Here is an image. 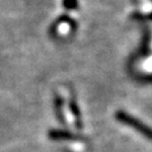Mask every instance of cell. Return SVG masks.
I'll return each mask as SVG.
<instances>
[{
	"label": "cell",
	"instance_id": "6da1fadb",
	"mask_svg": "<svg viewBox=\"0 0 152 152\" xmlns=\"http://www.w3.org/2000/svg\"><path fill=\"white\" fill-rule=\"evenodd\" d=\"M116 120L118 121V122H121V123H123V124L127 125V126L133 127L139 133L143 134L147 139L152 141V129L149 127L148 125H145L144 123H142L141 121H139L136 117L127 114V113H125L124 110H118L116 113Z\"/></svg>",
	"mask_w": 152,
	"mask_h": 152
},
{
	"label": "cell",
	"instance_id": "7a4b0ae2",
	"mask_svg": "<svg viewBox=\"0 0 152 152\" xmlns=\"http://www.w3.org/2000/svg\"><path fill=\"white\" fill-rule=\"evenodd\" d=\"M50 137L52 140H77L78 136L71 134L66 131H50Z\"/></svg>",
	"mask_w": 152,
	"mask_h": 152
},
{
	"label": "cell",
	"instance_id": "3957f363",
	"mask_svg": "<svg viewBox=\"0 0 152 152\" xmlns=\"http://www.w3.org/2000/svg\"><path fill=\"white\" fill-rule=\"evenodd\" d=\"M70 109L71 112H72V114H73V116H75V118H76L77 126L79 129H81V115H80V112H79V106H78L77 102L75 100V98H71L70 99Z\"/></svg>",
	"mask_w": 152,
	"mask_h": 152
},
{
	"label": "cell",
	"instance_id": "277c9868",
	"mask_svg": "<svg viewBox=\"0 0 152 152\" xmlns=\"http://www.w3.org/2000/svg\"><path fill=\"white\" fill-rule=\"evenodd\" d=\"M63 6L66 9H76L78 7V1L77 0H63Z\"/></svg>",
	"mask_w": 152,
	"mask_h": 152
},
{
	"label": "cell",
	"instance_id": "5b68a950",
	"mask_svg": "<svg viewBox=\"0 0 152 152\" xmlns=\"http://www.w3.org/2000/svg\"><path fill=\"white\" fill-rule=\"evenodd\" d=\"M133 17H135V18H139V19H144V18H147V19H149V20H152V14H150V15H148V16H145V17L140 16V15H134Z\"/></svg>",
	"mask_w": 152,
	"mask_h": 152
}]
</instances>
